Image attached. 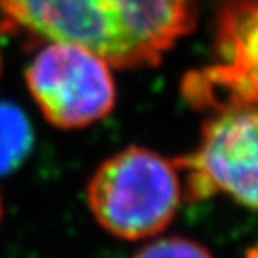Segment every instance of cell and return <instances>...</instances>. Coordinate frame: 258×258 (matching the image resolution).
Returning a JSON list of instances; mask_svg holds the SVG:
<instances>
[{
	"label": "cell",
	"mask_w": 258,
	"mask_h": 258,
	"mask_svg": "<svg viewBox=\"0 0 258 258\" xmlns=\"http://www.w3.org/2000/svg\"><path fill=\"white\" fill-rule=\"evenodd\" d=\"M0 72H2V52H0Z\"/></svg>",
	"instance_id": "cell-9"
},
{
	"label": "cell",
	"mask_w": 258,
	"mask_h": 258,
	"mask_svg": "<svg viewBox=\"0 0 258 258\" xmlns=\"http://www.w3.org/2000/svg\"><path fill=\"white\" fill-rule=\"evenodd\" d=\"M16 25L88 48L111 67L158 64L196 27V0H0Z\"/></svg>",
	"instance_id": "cell-1"
},
{
	"label": "cell",
	"mask_w": 258,
	"mask_h": 258,
	"mask_svg": "<svg viewBox=\"0 0 258 258\" xmlns=\"http://www.w3.org/2000/svg\"><path fill=\"white\" fill-rule=\"evenodd\" d=\"M25 79L43 117L61 129L101 120L117 102L109 64L81 45L50 41L31 61Z\"/></svg>",
	"instance_id": "cell-3"
},
{
	"label": "cell",
	"mask_w": 258,
	"mask_h": 258,
	"mask_svg": "<svg viewBox=\"0 0 258 258\" xmlns=\"http://www.w3.org/2000/svg\"><path fill=\"white\" fill-rule=\"evenodd\" d=\"M181 203L179 169L144 147H127L106 160L88 183V205L111 235L140 240L174 221Z\"/></svg>",
	"instance_id": "cell-2"
},
{
	"label": "cell",
	"mask_w": 258,
	"mask_h": 258,
	"mask_svg": "<svg viewBox=\"0 0 258 258\" xmlns=\"http://www.w3.org/2000/svg\"><path fill=\"white\" fill-rule=\"evenodd\" d=\"M2 214H4V208H2V198H0V221H2Z\"/></svg>",
	"instance_id": "cell-8"
},
{
	"label": "cell",
	"mask_w": 258,
	"mask_h": 258,
	"mask_svg": "<svg viewBox=\"0 0 258 258\" xmlns=\"http://www.w3.org/2000/svg\"><path fill=\"white\" fill-rule=\"evenodd\" d=\"M217 64L188 72L185 99L198 109L258 104V0H226L219 11Z\"/></svg>",
	"instance_id": "cell-5"
},
{
	"label": "cell",
	"mask_w": 258,
	"mask_h": 258,
	"mask_svg": "<svg viewBox=\"0 0 258 258\" xmlns=\"http://www.w3.org/2000/svg\"><path fill=\"white\" fill-rule=\"evenodd\" d=\"M174 163L188 172L190 199L222 192L258 210V104L215 111L203 125L198 151Z\"/></svg>",
	"instance_id": "cell-4"
},
{
	"label": "cell",
	"mask_w": 258,
	"mask_h": 258,
	"mask_svg": "<svg viewBox=\"0 0 258 258\" xmlns=\"http://www.w3.org/2000/svg\"><path fill=\"white\" fill-rule=\"evenodd\" d=\"M32 147L31 122L18 106L0 102V176L22 165Z\"/></svg>",
	"instance_id": "cell-6"
},
{
	"label": "cell",
	"mask_w": 258,
	"mask_h": 258,
	"mask_svg": "<svg viewBox=\"0 0 258 258\" xmlns=\"http://www.w3.org/2000/svg\"><path fill=\"white\" fill-rule=\"evenodd\" d=\"M133 258H212V254L198 242L172 237L145 246Z\"/></svg>",
	"instance_id": "cell-7"
}]
</instances>
